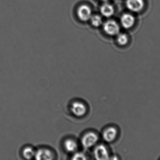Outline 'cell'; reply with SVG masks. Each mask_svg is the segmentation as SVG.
<instances>
[{
	"mask_svg": "<svg viewBox=\"0 0 160 160\" xmlns=\"http://www.w3.org/2000/svg\"><path fill=\"white\" fill-rule=\"evenodd\" d=\"M98 139L97 133L93 132H88L83 135L81 139V143L84 148H89L95 146Z\"/></svg>",
	"mask_w": 160,
	"mask_h": 160,
	"instance_id": "cell-1",
	"label": "cell"
},
{
	"mask_svg": "<svg viewBox=\"0 0 160 160\" xmlns=\"http://www.w3.org/2000/svg\"><path fill=\"white\" fill-rule=\"evenodd\" d=\"M70 109L72 114L78 117L84 116L87 112L86 105L82 101H74L71 104Z\"/></svg>",
	"mask_w": 160,
	"mask_h": 160,
	"instance_id": "cell-2",
	"label": "cell"
},
{
	"mask_svg": "<svg viewBox=\"0 0 160 160\" xmlns=\"http://www.w3.org/2000/svg\"><path fill=\"white\" fill-rule=\"evenodd\" d=\"M104 32L110 36L118 35L120 32V27L118 23L112 20L107 21L103 24Z\"/></svg>",
	"mask_w": 160,
	"mask_h": 160,
	"instance_id": "cell-3",
	"label": "cell"
},
{
	"mask_svg": "<svg viewBox=\"0 0 160 160\" xmlns=\"http://www.w3.org/2000/svg\"><path fill=\"white\" fill-rule=\"evenodd\" d=\"M94 156L97 160H108L110 159V153L106 146L100 144L95 147L94 150Z\"/></svg>",
	"mask_w": 160,
	"mask_h": 160,
	"instance_id": "cell-4",
	"label": "cell"
},
{
	"mask_svg": "<svg viewBox=\"0 0 160 160\" xmlns=\"http://www.w3.org/2000/svg\"><path fill=\"white\" fill-rule=\"evenodd\" d=\"M144 0H127L126 6L132 12H139L144 7Z\"/></svg>",
	"mask_w": 160,
	"mask_h": 160,
	"instance_id": "cell-5",
	"label": "cell"
},
{
	"mask_svg": "<svg viewBox=\"0 0 160 160\" xmlns=\"http://www.w3.org/2000/svg\"><path fill=\"white\" fill-rule=\"evenodd\" d=\"M117 129L113 126L106 128L102 132V138L105 142L110 143L114 142L117 137Z\"/></svg>",
	"mask_w": 160,
	"mask_h": 160,
	"instance_id": "cell-6",
	"label": "cell"
},
{
	"mask_svg": "<svg viewBox=\"0 0 160 160\" xmlns=\"http://www.w3.org/2000/svg\"><path fill=\"white\" fill-rule=\"evenodd\" d=\"M54 157L53 153L50 149L41 148L36 151L34 158L38 160H51Z\"/></svg>",
	"mask_w": 160,
	"mask_h": 160,
	"instance_id": "cell-7",
	"label": "cell"
},
{
	"mask_svg": "<svg viewBox=\"0 0 160 160\" xmlns=\"http://www.w3.org/2000/svg\"><path fill=\"white\" fill-rule=\"evenodd\" d=\"M78 15L79 18L82 21H88L92 17V11L91 8L86 5H81L78 10Z\"/></svg>",
	"mask_w": 160,
	"mask_h": 160,
	"instance_id": "cell-8",
	"label": "cell"
},
{
	"mask_svg": "<svg viewBox=\"0 0 160 160\" xmlns=\"http://www.w3.org/2000/svg\"><path fill=\"white\" fill-rule=\"evenodd\" d=\"M121 25L125 29H130L134 25L135 18L133 15L129 13H125L121 16L120 19Z\"/></svg>",
	"mask_w": 160,
	"mask_h": 160,
	"instance_id": "cell-9",
	"label": "cell"
},
{
	"mask_svg": "<svg viewBox=\"0 0 160 160\" xmlns=\"http://www.w3.org/2000/svg\"><path fill=\"white\" fill-rule=\"evenodd\" d=\"M65 150L69 153H74L78 151V144L73 139H68L64 142Z\"/></svg>",
	"mask_w": 160,
	"mask_h": 160,
	"instance_id": "cell-10",
	"label": "cell"
},
{
	"mask_svg": "<svg viewBox=\"0 0 160 160\" xmlns=\"http://www.w3.org/2000/svg\"><path fill=\"white\" fill-rule=\"evenodd\" d=\"M36 150L32 147L27 146L22 149L21 155L25 159H32L34 158Z\"/></svg>",
	"mask_w": 160,
	"mask_h": 160,
	"instance_id": "cell-11",
	"label": "cell"
},
{
	"mask_svg": "<svg viewBox=\"0 0 160 160\" xmlns=\"http://www.w3.org/2000/svg\"><path fill=\"white\" fill-rule=\"evenodd\" d=\"M100 11L103 16L106 18H109L113 15L114 9L112 5L108 3H105L101 7Z\"/></svg>",
	"mask_w": 160,
	"mask_h": 160,
	"instance_id": "cell-12",
	"label": "cell"
},
{
	"mask_svg": "<svg viewBox=\"0 0 160 160\" xmlns=\"http://www.w3.org/2000/svg\"><path fill=\"white\" fill-rule=\"evenodd\" d=\"M129 39L126 34H118L117 37V42L121 46H125L128 42Z\"/></svg>",
	"mask_w": 160,
	"mask_h": 160,
	"instance_id": "cell-13",
	"label": "cell"
},
{
	"mask_svg": "<svg viewBox=\"0 0 160 160\" xmlns=\"http://www.w3.org/2000/svg\"><path fill=\"white\" fill-rule=\"evenodd\" d=\"M90 19H91L92 25L94 27H99L102 24V18L99 15H96L92 16Z\"/></svg>",
	"mask_w": 160,
	"mask_h": 160,
	"instance_id": "cell-14",
	"label": "cell"
},
{
	"mask_svg": "<svg viewBox=\"0 0 160 160\" xmlns=\"http://www.w3.org/2000/svg\"><path fill=\"white\" fill-rule=\"evenodd\" d=\"M87 159L86 156L82 152H76L74 153L72 159L73 160H86Z\"/></svg>",
	"mask_w": 160,
	"mask_h": 160,
	"instance_id": "cell-15",
	"label": "cell"
},
{
	"mask_svg": "<svg viewBox=\"0 0 160 160\" xmlns=\"http://www.w3.org/2000/svg\"><path fill=\"white\" fill-rule=\"evenodd\" d=\"M101 1H103V2H106L107 1H109V0H101Z\"/></svg>",
	"mask_w": 160,
	"mask_h": 160,
	"instance_id": "cell-16",
	"label": "cell"
}]
</instances>
